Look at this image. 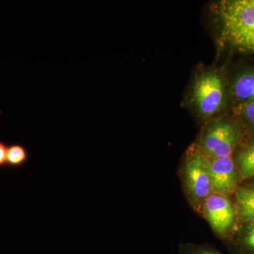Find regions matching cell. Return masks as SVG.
<instances>
[{
  "mask_svg": "<svg viewBox=\"0 0 254 254\" xmlns=\"http://www.w3.org/2000/svg\"><path fill=\"white\" fill-rule=\"evenodd\" d=\"M232 199L236 209L237 225L254 222V181L241 183Z\"/></svg>",
  "mask_w": 254,
  "mask_h": 254,
  "instance_id": "7",
  "label": "cell"
},
{
  "mask_svg": "<svg viewBox=\"0 0 254 254\" xmlns=\"http://www.w3.org/2000/svg\"><path fill=\"white\" fill-rule=\"evenodd\" d=\"M241 138V131L236 124L227 119L215 118L209 120L195 145L210 158L231 156Z\"/></svg>",
  "mask_w": 254,
  "mask_h": 254,
  "instance_id": "4",
  "label": "cell"
},
{
  "mask_svg": "<svg viewBox=\"0 0 254 254\" xmlns=\"http://www.w3.org/2000/svg\"><path fill=\"white\" fill-rule=\"evenodd\" d=\"M7 147L8 145L4 141L0 140V169L6 167Z\"/></svg>",
  "mask_w": 254,
  "mask_h": 254,
  "instance_id": "14",
  "label": "cell"
},
{
  "mask_svg": "<svg viewBox=\"0 0 254 254\" xmlns=\"http://www.w3.org/2000/svg\"><path fill=\"white\" fill-rule=\"evenodd\" d=\"M225 243L231 254H254V222L237 225Z\"/></svg>",
  "mask_w": 254,
  "mask_h": 254,
  "instance_id": "8",
  "label": "cell"
},
{
  "mask_svg": "<svg viewBox=\"0 0 254 254\" xmlns=\"http://www.w3.org/2000/svg\"><path fill=\"white\" fill-rule=\"evenodd\" d=\"M179 254H223L214 246L208 244L182 243Z\"/></svg>",
  "mask_w": 254,
  "mask_h": 254,
  "instance_id": "12",
  "label": "cell"
},
{
  "mask_svg": "<svg viewBox=\"0 0 254 254\" xmlns=\"http://www.w3.org/2000/svg\"><path fill=\"white\" fill-rule=\"evenodd\" d=\"M30 159L29 150L21 143H14L8 145L6 167L11 169L22 168Z\"/></svg>",
  "mask_w": 254,
  "mask_h": 254,
  "instance_id": "11",
  "label": "cell"
},
{
  "mask_svg": "<svg viewBox=\"0 0 254 254\" xmlns=\"http://www.w3.org/2000/svg\"><path fill=\"white\" fill-rule=\"evenodd\" d=\"M208 159L213 193L232 198L240 185L233 155Z\"/></svg>",
  "mask_w": 254,
  "mask_h": 254,
  "instance_id": "6",
  "label": "cell"
},
{
  "mask_svg": "<svg viewBox=\"0 0 254 254\" xmlns=\"http://www.w3.org/2000/svg\"><path fill=\"white\" fill-rule=\"evenodd\" d=\"M180 180L188 201L200 214L207 198L213 193L209 159L193 145L187 150L180 167Z\"/></svg>",
  "mask_w": 254,
  "mask_h": 254,
  "instance_id": "2",
  "label": "cell"
},
{
  "mask_svg": "<svg viewBox=\"0 0 254 254\" xmlns=\"http://www.w3.org/2000/svg\"><path fill=\"white\" fill-rule=\"evenodd\" d=\"M232 93L237 100L254 101V70L242 73L232 84Z\"/></svg>",
  "mask_w": 254,
  "mask_h": 254,
  "instance_id": "10",
  "label": "cell"
},
{
  "mask_svg": "<svg viewBox=\"0 0 254 254\" xmlns=\"http://www.w3.org/2000/svg\"><path fill=\"white\" fill-rule=\"evenodd\" d=\"M240 184L254 179V138L237 148L233 155Z\"/></svg>",
  "mask_w": 254,
  "mask_h": 254,
  "instance_id": "9",
  "label": "cell"
},
{
  "mask_svg": "<svg viewBox=\"0 0 254 254\" xmlns=\"http://www.w3.org/2000/svg\"><path fill=\"white\" fill-rule=\"evenodd\" d=\"M237 110L247 125L254 128V101L242 103Z\"/></svg>",
  "mask_w": 254,
  "mask_h": 254,
  "instance_id": "13",
  "label": "cell"
},
{
  "mask_svg": "<svg viewBox=\"0 0 254 254\" xmlns=\"http://www.w3.org/2000/svg\"><path fill=\"white\" fill-rule=\"evenodd\" d=\"M222 39L241 52H254V0H225L215 7Z\"/></svg>",
  "mask_w": 254,
  "mask_h": 254,
  "instance_id": "1",
  "label": "cell"
},
{
  "mask_svg": "<svg viewBox=\"0 0 254 254\" xmlns=\"http://www.w3.org/2000/svg\"><path fill=\"white\" fill-rule=\"evenodd\" d=\"M190 99L195 113L202 120L216 118L225 102V82L220 73L210 69L199 73L193 83Z\"/></svg>",
  "mask_w": 254,
  "mask_h": 254,
  "instance_id": "3",
  "label": "cell"
},
{
  "mask_svg": "<svg viewBox=\"0 0 254 254\" xmlns=\"http://www.w3.org/2000/svg\"><path fill=\"white\" fill-rule=\"evenodd\" d=\"M214 233L225 242L237 226L236 209L230 197L213 193L205 200L201 211Z\"/></svg>",
  "mask_w": 254,
  "mask_h": 254,
  "instance_id": "5",
  "label": "cell"
}]
</instances>
